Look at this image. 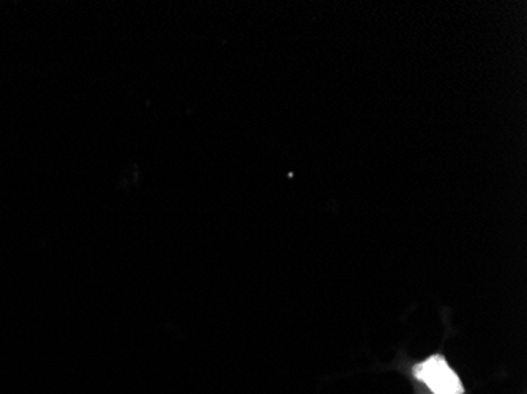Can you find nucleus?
I'll return each instance as SVG.
<instances>
[{"label":"nucleus","mask_w":527,"mask_h":394,"mask_svg":"<svg viewBox=\"0 0 527 394\" xmlns=\"http://www.w3.org/2000/svg\"><path fill=\"white\" fill-rule=\"evenodd\" d=\"M414 375L423 382L433 394H463L460 377L448 366L442 355H433L414 367Z\"/></svg>","instance_id":"1"}]
</instances>
